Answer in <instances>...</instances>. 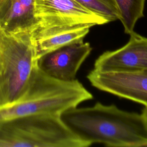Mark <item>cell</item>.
<instances>
[{"mask_svg":"<svg viewBox=\"0 0 147 147\" xmlns=\"http://www.w3.org/2000/svg\"><path fill=\"white\" fill-rule=\"evenodd\" d=\"M3 0H0V4L3 2Z\"/></svg>","mask_w":147,"mask_h":147,"instance_id":"14","label":"cell"},{"mask_svg":"<svg viewBox=\"0 0 147 147\" xmlns=\"http://www.w3.org/2000/svg\"><path fill=\"white\" fill-rule=\"evenodd\" d=\"M61 118L90 145L99 143L108 146H147V122L142 114L97 102L92 107L69 109L61 114Z\"/></svg>","mask_w":147,"mask_h":147,"instance_id":"1","label":"cell"},{"mask_svg":"<svg viewBox=\"0 0 147 147\" xmlns=\"http://www.w3.org/2000/svg\"><path fill=\"white\" fill-rule=\"evenodd\" d=\"M39 28L34 0H3L0 4V28L13 34L33 33Z\"/></svg>","mask_w":147,"mask_h":147,"instance_id":"9","label":"cell"},{"mask_svg":"<svg viewBox=\"0 0 147 147\" xmlns=\"http://www.w3.org/2000/svg\"><path fill=\"white\" fill-rule=\"evenodd\" d=\"M94 87L147 107V69L134 72L91 71L87 76Z\"/></svg>","mask_w":147,"mask_h":147,"instance_id":"6","label":"cell"},{"mask_svg":"<svg viewBox=\"0 0 147 147\" xmlns=\"http://www.w3.org/2000/svg\"><path fill=\"white\" fill-rule=\"evenodd\" d=\"M125 33L130 34L138 19L143 17L145 0H114Z\"/></svg>","mask_w":147,"mask_h":147,"instance_id":"11","label":"cell"},{"mask_svg":"<svg viewBox=\"0 0 147 147\" xmlns=\"http://www.w3.org/2000/svg\"><path fill=\"white\" fill-rule=\"evenodd\" d=\"M37 67L33 33L13 34L0 28V108L24 94Z\"/></svg>","mask_w":147,"mask_h":147,"instance_id":"3","label":"cell"},{"mask_svg":"<svg viewBox=\"0 0 147 147\" xmlns=\"http://www.w3.org/2000/svg\"><path fill=\"white\" fill-rule=\"evenodd\" d=\"M142 114L147 122V107H145L142 111Z\"/></svg>","mask_w":147,"mask_h":147,"instance_id":"13","label":"cell"},{"mask_svg":"<svg viewBox=\"0 0 147 147\" xmlns=\"http://www.w3.org/2000/svg\"><path fill=\"white\" fill-rule=\"evenodd\" d=\"M92 98L77 79L71 82L56 79L44 73L37 65L24 94L12 104L0 108V125L37 114H61Z\"/></svg>","mask_w":147,"mask_h":147,"instance_id":"2","label":"cell"},{"mask_svg":"<svg viewBox=\"0 0 147 147\" xmlns=\"http://www.w3.org/2000/svg\"><path fill=\"white\" fill-rule=\"evenodd\" d=\"M91 50L90 43L83 41L64 45L40 57L37 65L53 78L65 82L74 81L78 69Z\"/></svg>","mask_w":147,"mask_h":147,"instance_id":"7","label":"cell"},{"mask_svg":"<svg viewBox=\"0 0 147 147\" xmlns=\"http://www.w3.org/2000/svg\"><path fill=\"white\" fill-rule=\"evenodd\" d=\"M122 48L106 51L95 60L94 69L99 72H134L147 69V38L134 32Z\"/></svg>","mask_w":147,"mask_h":147,"instance_id":"8","label":"cell"},{"mask_svg":"<svg viewBox=\"0 0 147 147\" xmlns=\"http://www.w3.org/2000/svg\"><path fill=\"white\" fill-rule=\"evenodd\" d=\"M91 27L86 25L38 28L33 33L37 60L44 55L61 47L83 41Z\"/></svg>","mask_w":147,"mask_h":147,"instance_id":"10","label":"cell"},{"mask_svg":"<svg viewBox=\"0 0 147 147\" xmlns=\"http://www.w3.org/2000/svg\"><path fill=\"white\" fill-rule=\"evenodd\" d=\"M87 142L63 122L61 114H37L0 125V147H86Z\"/></svg>","mask_w":147,"mask_h":147,"instance_id":"4","label":"cell"},{"mask_svg":"<svg viewBox=\"0 0 147 147\" xmlns=\"http://www.w3.org/2000/svg\"><path fill=\"white\" fill-rule=\"evenodd\" d=\"M109 22L119 20V13L114 0H74Z\"/></svg>","mask_w":147,"mask_h":147,"instance_id":"12","label":"cell"},{"mask_svg":"<svg viewBox=\"0 0 147 147\" xmlns=\"http://www.w3.org/2000/svg\"><path fill=\"white\" fill-rule=\"evenodd\" d=\"M38 28L103 25L109 22L74 0H34Z\"/></svg>","mask_w":147,"mask_h":147,"instance_id":"5","label":"cell"}]
</instances>
